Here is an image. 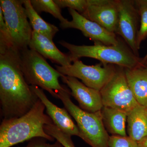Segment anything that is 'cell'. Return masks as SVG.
I'll use <instances>...</instances> for the list:
<instances>
[{
  "label": "cell",
  "instance_id": "6da1fadb",
  "mask_svg": "<svg viewBox=\"0 0 147 147\" xmlns=\"http://www.w3.org/2000/svg\"><path fill=\"white\" fill-rule=\"evenodd\" d=\"M20 53L13 47L0 50V102L3 119L24 115L39 99L24 78Z\"/></svg>",
  "mask_w": 147,
  "mask_h": 147
},
{
  "label": "cell",
  "instance_id": "7a4b0ae2",
  "mask_svg": "<svg viewBox=\"0 0 147 147\" xmlns=\"http://www.w3.org/2000/svg\"><path fill=\"white\" fill-rule=\"evenodd\" d=\"M45 105L38 99L28 113L20 117L3 119L0 125V147H11L36 138L53 142L44 130L45 125L54 123L44 113Z\"/></svg>",
  "mask_w": 147,
  "mask_h": 147
},
{
  "label": "cell",
  "instance_id": "3957f363",
  "mask_svg": "<svg viewBox=\"0 0 147 147\" xmlns=\"http://www.w3.org/2000/svg\"><path fill=\"white\" fill-rule=\"evenodd\" d=\"M59 43L69 51L71 61L82 57L96 59L104 64H111L124 68H133L142 64L143 58L136 56L127 44L120 38L116 45H76L64 40Z\"/></svg>",
  "mask_w": 147,
  "mask_h": 147
},
{
  "label": "cell",
  "instance_id": "277c9868",
  "mask_svg": "<svg viewBox=\"0 0 147 147\" xmlns=\"http://www.w3.org/2000/svg\"><path fill=\"white\" fill-rule=\"evenodd\" d=\"M20 58L21 70L27 83L40 87L58 98V92L65 87L59 81L63 74L51 66L42 55L29 47L20 51Z\"/></svg>",
  "mask_w": 147,
  "mask_h": 147
},
{
  "label": "cell",
  "instance_id": "5b68a950",
  "mask_svg": "<svg viewBox=\"0 0 147 147\" xmlns=\"http://www.w3.org/2000/svg\"><path fill=\"white\" fill-rule=\"evenodd\" d=\"M57 94L58 98L76 121L80 138L92 147H109L110 136L104 126L100 111L90 113L82 110L71 101V92L66 87Z\"/></svg>",
  "mask_w": 147,
  "mask_h": 147
},
{
  "label": "cell",
  "instance_id": "8992f818",
  "mask_svg": "<svg viewBox=\"0 0 147 147\" xmlns=\"http://www.w3.org/2000/svg\"><path fill=\"white\" fill-rule=\"evenodd\" d=\"M0 7L13 47L20 51L29 47L33 30L23 0H1Z\"/></svg>",
  "mask_w": 147,
  "mask_h": 147
},
{
  "label": "cell",
  "instance_id": "52a82bcc",
  "mask_svg": "<svg viewBox=\"0 0 147 147\" xmlns=\"http://www.w3.org/2000/svg\"><path fill=\"white\" fill-rule=\"evenodd\" d=\"M104 107L114 108L128 115L139 105L127 81L124 68L117 65L115 73L100 91Z\"/></svg>",
  "mask_w": 147,
  "mask_h": 147
},
{
  "label": "cell",
  "instance_id": "ba28073f",
  "mask_svg": "<svg viewBox=\"0 0 147 147\" xmlns=\"http://www.w3.org/2000/svg\"><path fill=\"white\" fill-rule=\"evenodd\" d=\"M55 67L63 75L78 78L87 87L100 91L113 77L117 65L101 62L88 65L77 60L68 66L55 65Z\"/></svg>",
  "mask_w": 147,
  "mask_h": 147
},
{
  "label": "cell",
  "instance_id": "9c48e42d",
  "mask_svg": "<svg viewBox=\"0 0 147 147\" xmlns=\"http://www.w3.org/2000/svg\"><path fill=\"white\" fill-rule=\"evenodd\" d=\"M118 20L115 34L120 36L136 56L139 57L137 38L140 21L135 1L118 0Z\"/></svg>",
  "mask_w": 147,
  "mask_h": 147
},
{
  "label": "cell",
  "instance_id": "30bf717a",
  "mask_svg": "<svg viewBox=\"0 0 147 147\" xmlns=\"http://www.w3.org/2000/svg\"><path fill=\"white\" fill-rule=\"evenodd\" d=\"M68 10L72 20L60 24L62 29L80 30L84 36L94 42V45H113L118 43L120 38L115 34L108 31L99 24L88 20L75 10L69 8Z\"/></svg>",
  "mask_w": 147,
  "mask_h": 147
},
{
  "label": "cell",
  "instance_id": "8fae6325",
  "mask_svg": "<svg viewBox=\"0 0 147 147\" xmlns=\"http://www.w3.org/2000/svg\"><path fill=\"white\" fill-rule=\"evenodd\" d=\"M82 15L115 34L118 20V0H89Z\"/></svg>",
  "mask_w": 147,
  "mask_h": 147
},
{
  "label": "cell",
  "instance_id": "7c38bea8",
  "mask_svg": "<svg viewBox=\"0 0 147 147\" xmlns=\"http://www.w3.org/2000/svg\"><path fill=\"white\" fill-rule=\"evenodd\" d=\"M61 78L71 90V95L81 109L90 113L101 110L103 105L100 91L87 87L74 77L63 75Z\"/></svg>",
  "mask_w": 147,
  "mask_h": 147
},
{
  "label": "cell",
  "instance_id": "4fadbf2b",
  "mask_svg": "<svg viewBox=\"0 0 147 147\" xmlns=\"http://www.w3.org/2000/svg\"><path fill=\"white\" fill-rule=\"evenodd\" d=\"M31 88L45 106L47 115L53 123L65 134L80 137L78 126L74 122L70 114L65 108H60L55 105L47 98L43 90L36 86Z\"/></svg>",
  "mask_w": 147,
  "mask_h": 147
},
{
  "label": "cell",
  "instance_id": "5bb4252c",
  "mask_svg": "<svg viewBox=\"0 0 147 147\" xmlns=\"http://www.w3.org/2000/svg\"><path fill=\"white\" fill-rule=\"evenodd\" d=\"M29 47L36 51L43 57L62 66H68L72 64L69 55L60 51L53 40L33 31Z\"/></svg>",
  "mask_w": 147,
  "mask_h": 147
},
{
  "label": "cell",
  "instance_id": "9a60e30c",
  "mask_svg": "<svg viewBox=\"0 0 147 147\" xmlns=\"http://www.w3.org/2000/svg\"><path fill=\"white\" fill-rule=\"evenodd\" d=\"M124 70L129 86L137 102L147 106V62Z\"/></svg>",
  "mask_w": 147,
  "mask_h": 147
},
{
  "label": "cell",
  "instance_id": "2e32d148",
  "mask_svg": "<svg viewBox=\"0 0 147 147\" xmlns=\"http://www.w3.org/2000/svg\"><path fill=\"white\" fill-rule=\"evenodd\" d=\"M129 137L137 142L147 137V106L139 104L127 115Z\"/></svg>",
  "mask_w": 147,
  "mask_h": 147
},
{
  "label": "cell",
  "instance_id": "e0dca14e",
  "mask_svg": "<svg viewBox=\"0 0 147 147\" xmlns=\"http://www.w3.org/2000/svg\"><path fill=\"white\" fill-rule=\"evenodd\" d=\"M100 112L102 121L107 131L112 135L127 136L126 123L127 114L126 113L104 106Z\"/></svg>",
  "mask_w": 147,
  "mask_h": 147
},
{
  "label": "cell",
  "instance_id": "ac0fdd59",
  "mask_svg": "<svg viewBox=\"0 0 147 147\" xmlns=\"http://www.w3.org/2000/svg\"><path fill=\"white\" fill-rule=\"evenodd\" d=\"M23 2L33 31L53 40L59 31L57 27L44 21L33 8L30 0H23Z\"/></svg>",
  "mask_w": 147,
  "mask_h": 147
},
{
  "label": "cell",
  "instance_id": "d6986e66",
  "mask_svg": "<svg viewBox=\"0 0 147 147\" xmlns=\"http://www.w3.org/2000/svg\"><path fill=\"white\" fill-rule=\"evenodd\" d=\"M30 1L33 7L38 13L42 12L50 13L59 20L60 24H65L68 21L62 15L61 8L53 0H30Z\"/></svg>",
  "mask_w": 147,
  "mask_h": 147
},
{
  "label": "cell",
  "instance_id": "ffe728a7",
  "mask_svg": "<svg viewBox=\"0 0 147 147\" xmlns=\"http://www.w3.org/2000/svg\"><path fill=\"white\" fill-rule=\"evenodd\" d=\"M140 18V26L137 38V45L140 49L142 41L147 38V0H135Z\"/></svg>",
  "mask_w": 147,
  "mask_h": 147
},
{
  "label": "cell",
  "instance_id": "44dd1931",
  "mask_svg": "<svg viewBox=\"0 0 147 147\" xmlns=\"http://www.w3.org/2000/svg\"><path fill=\"white\" fill-rule=\"evenodd\" d=\"M45 132L59 142L64 147H75L71 136L65 133L54 123L45 125L44 127Z\"/></svg>",
  "mask_w": 147,
  "mask_h": 147
},
{
  "label": "cell",
  "instance_id": "7402d4cb",
  "mask_svg": "<svg viewBox=\"0 0 147 147\" xmlns=\"http://www.w3.org/2000/svg\"><path fill=\"white\" fill-rule=\"evenodd\" d=\"M61 9L68 7L82 14L89 4V0H54Z\"/></svg>",
  "mask_w": 147,
  "mask_h": 147
},
{
  "label": "cell",
  "instance_id": "603a6c76",
  "mask_svg": "<svg viewBox=\"0 0 147 147\" xmlns=\"http://www.w3.org/2000/svg\"><path fill=\"white\" fill-rule=\"evenodd\" d=\"M11 47L15 48L11 39L2 10L0 7V50Z\"/></svg>",
  "mask_w": 147,
  "mask_h": 147
},
{
  "label": "cell",
  "instance_id": "cb8c5ba5",
  "mask_svg": "<svg viewBox=\"0 0 147 147\" xmlns=\"http://www.w3.org/2000/svg\"><path fill=\"white\" fill-rule=\"evenodd\" d=\"M109 147H139L138 143L129 136H110Z\"/></svg>",
  "mask_w": 147,
  "mask_h": 147
},
{
  "label": "cell",
  "instance_id": "d4e9b609",
  "mask_svg": "<svg viewBox=\"0 0 147 147\" xmlns=\"http://www.w3.org/2000/svg\"><path fill=\"white\" fill-rule=\"evenodd\" d=\"M46 139L36 138L31 139L26 147H63L59 142L57 141L54 144H50L46 142Z\"/></svg>",
  "mask_w": 147,
  "mask_h": 147
},
{
  "label": "cell",
  "instance_id": "484cf974",
  "mask_svg": "<svg viewBox=\"0 0 147 147\" xmlns=\"http://www.w3.org/2000/svg\"><path fill=\"white\" fill-rule=\"evenodd\" d=\"M139 147H147V137L137 142Z\"/></svg>",
  "mask_w": 147,
  "mask_h": 147
},
{
  "label": "cell",
  "instance_id": "4316f807",
  "mask_svg": "<svg viewBox=\"0 0 147 147\" xmlns=\"http://www.w3.org/2000/svg\"><path fill=\"white\" fill-rule=\"evenodd\" d=\"M146 62H147V53L146 54V55H145V57L143 58L142 62L143 63H146Z\"/></svg>",
  "mask_w": 147,
  "mask_h": 147
},
{
  "label": "cell",
  "instance_id": "83f0119b",
  "mask_svg": "<svg viewBox=\"0 0 147 147\" xmlns=\"http://www.w3.org/2000/svg\"></svg>",
  "mask_w": 147,
  "mask_h": 147
}]
</instances>
